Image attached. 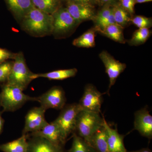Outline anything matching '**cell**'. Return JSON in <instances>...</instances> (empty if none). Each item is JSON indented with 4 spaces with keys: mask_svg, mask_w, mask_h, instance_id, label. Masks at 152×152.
<instances>
[{
    "mask_svg": "<svg viewBox=\"0 0 152 152\" xmlns=\"http://www.w3.org/2000/svg\"><path fill=\"white\" fill-rule=\"evenodd\" d=\"M16 53H13L7 49L0 48V64L9 60H14Z\"/></svg>",
    "mask_w": 152,
    "mask_h": 152,
    "instance_id": "30",
    "label": "cell"
},
{
    "mask_svg": "<svg viewBox=\"0 0 152 152\" xmlns=\"http://www.w3.org/2000/svg\"><path fill=\"white\" fill-rule=\"evenodd\" d=\"M119 3L123 8L129 13L131 18L134 16L136 0H119Z\"/></svg>",
    "mask_w": 152,
    "mask_h": 152,
    "instance_id": "29",
    "label": "cell"
},
{
    "mask_svg": "<svg viewBox=\"0 0 152 152\" xmlns=\"http://www.w3.org/2000/svg\"><path fill=\"white\" fill-rule=\"evenodd\" d=\"M106 93L102 94L94 85H86L84 91L79 105L82 110L101 113V106L103 102L102 96Z\"/></svg>",
    "mask_w": 152,
    "mask_h": 152,
    "instance_id": "8",
    "label": "cell"
},
{
    "mask_svg": "<svg viewBox=\"0 0 152 152\" xmlns=\"http://www.w3.org/2000/svg\"><path fill=\"white\" fill-rule=\"evenodd\" d=\"M81 110L78 104H66L61 110L58 117L53 121L59 129L63 140L65 142L68 137L75 133L77 116Z\"/></svg>",
    "mask_w": 152,
    "mask_h": 152,
    "instance_id": "6",
    "label": "cell"
},
{
    "mask_svg": "<svg viewBox=\"0 0 152 152\" xmlns=\"http://www.w3.org/2000/svg\"><path fill=\"white\" fill-rule=\"evenodd\" d=\"M151 34V31L150 29L140 28L133 33L132 38L126 42L131 46L140 45L146 42Z\"/></svg>",
    "mask_w": 152,
    "mask_h": 152,
    "instance_id": "25",
    "label": "cell"
},
{
    "mask_svg": "<svg viewBox=\"0 0 152 152\" xmlns=\"http://www.w3.org/2000/svg\"><path fill=\"white\" fill-rule=\"evenodd\" d=\"M28 137L31 136L42 137L58 145L64 146L66 142L63 140L61 132L53 121L48 123L41 130L27 134Z\"/></svg>",
    "mask_w": 152,
    "mask_h": 152,
    "instance_id": "15",
    "label": "cell"
},
{
    "mask_svg": "<svg viewBox=\"0 0 152 152\" xmlns=\"http://www.w3.org/2000/svg\"><path fill=\"white\" fill-rule=\"evenodd\" d=\"M61 1L63 4H65V3L66 2V0H61Z\"/></svg>",
    "mask_w": 152,
    "mask_h": 152,
    "instance_id": "37",
    "label": "cell"
},
{
    "mask_svg": "<svg viewBox=\"0 0 152 152\" xmlns=\"http://www.w3.org/2000/svg\"><path fill=\"white\" fill-rule=\"evenodd\" d=\"M46 111L40 106L33 108L28 112L22 135L41 130L48 124L45 118Z\"/></svg>",
    "mask_w": 152,
    "mask_h": 152,
    "instance_id": "10",
    "label": "cell"
},
{
    "mask_svg": "<svg viewBox=\"0 0 152 152\" xmlns=\"http://www.w3.org/2000/svg\"><path fill=\"white\" fill-rule=\"evenodd\" d=\"M88 144L97 152H109L105 129L103 124L93 135Z\"/></svg>",
    "mask_w": 152,
    "mask_h": 152,
    "instance_id": "18",
    "label": "cell"
},
{
    "mask_svg": "<svg viewBox=\"0 0 152 152\" xmlns=\"http://www.w3.org/2000/svg\"><path fill=\"white\" fill-rule=\"evenodd\" d=\"M103 124V118L100 113L81 110L77 116L75 133L88 143Z\"/></svg>",
    "mask_w": 152,
    "mask_h": 152,
    "instance_id": "3",
    "label": "cell"
},
{
    "mask_svg": "<svg viewBox=\"0 0 152 152\" xmlns=\"http://www.w3.org/2000/svg\"><path fill=\"white\" fill-rule=\"evenodd\" d=\"M10 74L5 84L14 86L24 91L32 81L34 80L35 73L27 65L23 52L16 53Z\"/></svg>",
    "mask_w": 152,
    "mask_h": 152,
    "instance_id": "2",
    "label": "cell"
},
{
    "mask_svg": "<svg viewBox=\"0 0 152 152\" xmlns=\"http://www.w3.org/2000/svg\"><path fill=\"white\" fill-rule=\"evenodd\" d=\"M99 30L97 27L91 28L82 35L75 39L72 42V45L77 48H91L95 46V37L97 32Z\"/></svg>",
    "mask_w": 152,
    "mask_h": 152,
    "instance_id": "19",
    "label": "cell"
},
{
    "mask_svg": "<svg viewBox=\"0 0 152 152\" xmlns=\"http://www.w3.org/2000/svg\"><path fill=\"white\" fill-rule=\"evenodd\" d=\"M95 1H96V4L100 6V0H95Z\"/></svg>",
    "mask_w": 152,
    "mask_h": 152,
    "instance_id": "36",
    "label": "cell"
},
{
    "mask_svg": "<svg viewBox=\"0 0 152 152\" xmlns=\"http://www.w3.org/2000/svg\"><path fill=\"white\" fill-rule=\"evenodd\" d=\"M152 0H136V4H142L152 1Z\"/></svg>",
    "mask_w": 152,
    "mask_h": 152,
    "instance_id": "35",
    "label": "cell"
},
{
    "mask_svg": "<svg viewBox=\"0 0 152 152\" xmlns=\"http://www.w3.org/2000/svg\"><path fill=\"white\" fill-rule=\"evenodd\" d=\"M36 9L50 15H53L64 5L61 0H32Z\"/></svg>",
    "mask_w": 152,
    "mask_h": 152,
    "instance_id": "23",
    "label": "cell"
},
{
    "mask_svg": "<svg viewBox=\"0 0 152 152\" xmlns=\"http://www.w3.org/2000/svg\"><path fill=\"white\" fill-rule=\"evenodd\" d=\"M37 102L46 110L49 109L61 110L66 105L65 93L61 87L56 86L37 97Z\"/></svg>",
    "mask_w": 152,
    "mask_h": 152,
    "instance_id": "7",
    "label": "cell"
},
{
    "mask_svg": "<svg viewBox=\"0 0 152 152\" xmlns=\"http://www.w3.org/2000/svg\"><path fill=\"white\" fill-rule=\"evenodd\" d=\"M134 130L138 131L143 137L149 140L152 138V116L147 106L136 112L134 114Z\"/></svg>",
    "mask_w": 152,
    "mask_h": 152,
    "instance_id": "12",
    "label": "cell"
},
{
    "mask_svg": "<svg viewBox=\"0 0 152 152\" xmlns=\"http://www.w3.org/2000/svg\"><path fill=\"white\" fill-rule=\"evenodd\" d=\"M28 145L27 136L23 134L17 140L0 145V151L3 152H27Z\"/></svg>",
    "mask_w": 152,
    "mask_h": 152,
    "instance_id": "20",
    "label": "cell"
},
{
    "mask_svg": "<svg viewBox=\"0 0 152 152\" xmlns=\"http://www.w3.org/2000/svg\"><path fill=\"white\" fill-rule=\"evenodd\" d=\"M1 107V94H0V108Z\"/></svg>",
    "mask_w": 152,
    "mask_h": 152,
    "instance_id": "38",
    "label": "cell"
},
{
    "mask_svg": "<svg viewBox=\"0 0 152 152\" xmlns=\"http://www.w3.org/2000/svg\"><path fill=\"white\" fill-rule=\"evenodd\" d=\"M27 152H66L64 146L58 145L42 137H28Z\"/></svg>",
    "mask_w": 152,
    "mask_h": 152,
    "instance_id": "13",
    "label": "cell"
},
{
    "mask_svg": "<svg viewBox=\"0 0 152 152\" xmlns=\"http://www.w3.org/2000/svg\"><path fill=\"white\" fill-rule=\"evenodd\" d=\"M88 3L96 5L95 0H66L65 3Z\"/></svg>",
    "mask_w": 152,
    "mask_h": 152,
    "instance_id": "31",
    "label": "cell"
},
{
    "mask_svg": "<svg viewBox=\"0 0 152 152\" xmlns=\"http://www.w3.org/2000/svg\"><path fill=\"white\" fill-rule=\"evenodd\" d=\"M2 112L0 111V135L2 132L4 123V120L2 117Z\"/></svg>",
    "mask_w": 152,
    "mask_h": 152,
    "instance_id": "32",
    "label": "cell"
},
{
    "mask_svg": "<svg viewBox=\"0 0 152 152\" xmlns=\"http://www.w3.org/2000/svg\"><path fill=\"white\" fill-rule=\"evenodd\" d=\"M112 3L103 5L102 8L96 13L92 20L94 23L95 26L99 30V33L108 26L116 23L113 13Z\"/></svg>",
    "mask_w": 152,
    "mask_h": 152,
    "instance_id": "17",
    "label": "cell"
},
{
    "mask_svg": "<svg viewBox=\"0 0 152 152\" xmlns=\"http://www.w3.org/2000/svg\"><path fill=\"white\" fill-rule=\"evenodd\" d=\"M103 118V126L105 129L109 152H126L124 144V135L120 134L117 128L111 127Z\"/></svg>",
    "mask_w": 152,
    "mask_h": 152,
    "instance_id": "14",
    "label": "cell"
},
{
    "mask_svg": "<svg viewBox=\"0 0 152 152\" xmlns=\"http://www.w3.org/2000/svg\"><path fill=\"white\" fill-rule=\"evenodd\" d=\"M7 7L20 24L25 16L34 7L32 0H4Z\"/></svg>",
    "mask_w": 152,
    "mask_h": 152,
    "instance_id": "16",
    "label": "cell"
},
{
    "mask_svg": "<svg viewBox=\"0 0 152 152\" xmlns=\"http://www.w3.org/2000/svg\"><path fill=\"white\" fill-rule=\"evenodd\" d=\"M126 152H152V151L148 148H142L141 150H138V151H127Z\"/></svg>",
    "mask_w": 152,
    "mask_h": 152,
    "instance_id": "33",
    "label": "cell"
},
{
    "mask_svg": "<svg viewBox=\"0 0 152 152\" xmlns=\"http://www.w3.org/2000/svg\"><path fill=\"white\" fill-rule=\"evenodd\" d=\"M73 135L72 147L68 152H97L89 144L76 133Z\"/></svg>",
    "mask_w": 152,
    "mask_h": 152,
    "instance_id": "26",
    "label": "cell"
},
{
    "mask_svg": "<svg viewBox=\"0 0 152 152\" xmlns=\"http://www.w3.org/2000/svg\"><path fill=\"white\" fill-rule=\"evenodd\" d=\"M132 23L140 28L150 29L152 26V18H147L143 16L137 15L132 18Z\"/></svg>",
    "mask_w": 152,
    "mask_h": 152,
    "instance_id": "27",
    "label": "cell"
},
{
    "mask_svg": "<svg viewBox=\"0 0 152 152\" xmlns=\"http://www.w3.org/2000/svg\"><path fill=\"white\" fill-rule=\"evenodd\" d=\"M116 0H100V6H102L103 5L108 3L113 2Z\"/></svg>",
    "mask_w": 152,
    "mask_h": 152,
    "instance_id": "34",
    "label": "cell"
},
{
    "mask_svg": "<svg viewBox=\"0 0 152 152\" xmlns=\"http://www.w3.org/2000/svg\"><path fill=\"white\" fill-rule=\"evenodd\" d=\"M106 69V73L108 76L110 84L107 92L109 95V92L111 87L115 85L117 79L126 68V65L119 61H117L107 51H102L99 55Z\"/></svg>",
    "mask_w": 152,
    "mask_h": 152,
    "instance_id": "9",
    "label": "cell"
},
{
    "mask_svg": "<svg viewBox=\"0 0 152 152\" xmlns=\"http://www.w3.org/2000/svg\"><path fill=\"white\" fill-rule=\"evenodd\" d=\"M13 61H7L0 64V83H5L7 81L11 70L12 67Z\"/></svg>",
    "mask_w": 152,
    "mask_h": 152,
    "instance_id": "28",
    "label": "cell"
},
{
    "mask_svg": "<svg viewBox=\"0 0 152 152\" xmlns=\"http://www.w3.org/2000/svg\"><path fill=\"white\" fill-rule=\"evenodd\" d=\"M18 87L5 83L2 86L0 93L3 112H15L22 107L27 102L36 101L37 97L25 94Z\"/></svg>",
    "mask_w": 152,
    "mask_h": 152,
    "instance_id": "4",
    "label": "cell"
},
{
    "mask_svg": "<svg viewBox=\"0 0 152 152\" xmlns=\"http://www.w3.org/2000/svg\"><path fill=\"white\" fill-rule=\"evenodd\" d=\"M113 13L117 24L124 28L132 23V18L129 13L120 5L119 2L112 3Z\"/></svg>",
    "mask_w": 152,
    "mask_h": 152,
    "instance_id": "22",
    "label": "cell"
},
{
    "mask_svg": "<svg viewBox=\"0 0 152 152\" xmlns=\"http://www.w3.org/2000/svg\"><path fill=\"white\" fill-rule=\"evenodd\" d=\"M52 16L53 28L52 35L56 39H65L69 37L79 25L71 15L65 6H62Z\"/></svg>",
    "mask_w": 152,
    "mask_h": 152,
    "instance_id": "5",
    "label": "cell"
},
{
    "mask_svg": "<svg viewBox=\"0 0 152 152\" xmlns=\"http://www.w3.org/2000/svg\"><path fill=\"white\" fill-rule=\"evenodd\" d=\"M76 68L61 69L52 71L45 73L35 74V79L39 77L45 78L50 80H61L75 77L77 73Z\"/></svg>",
    "mask_w": 152,
    "mask_h": 152,
    "instance_id": "21",
    "label": "cell"
},
{
    "mask_svg": "<svg viewBox=\"0 0 152 152\" xmlns=\"http://www.w3.org/2000/svg\"><path fill=\"white\" fill-rule=\"evenodd\" d=\"M21 28L34 37H43L52 34L53 17L51 15L33 8L20 23Z\"/></svg>",
    "mask_w": 152,
    "mask_h": 152,
    "instance_id": "1",
    "label": "cell"
},
{
    "mask_svg": "<svg viewBox=\"0 0 152 152\" xmlns=\"http://www.w3.org/2000/svg\"><path fill=\"white\" fill-rule=\"evenodd\" d=\"M66 8L78 24L93 20L96 15L95 5L88 3H66Z\"/></svg>",
    "mask_w": 152,
    "mask_h": 152,
    "instance_id": "11",
    "label": "cell"
},
{
    "mask_svg": "<svg viewBox=\"0 0 152 152\" xmlns=\"http://www.w3.org/2000/svg\"><path fill=\"white\" fill-rule=\"evenodd\" d=\"M124 29L120 25L114 24L106 27L99 33L115 42L121 44H125L127 40L124 37Z\"/></svg>",
    "mask_w": 152,
    "mask_h": 152,
    "instance_id": "24",
    "label": "cell"
}]
</instances>
